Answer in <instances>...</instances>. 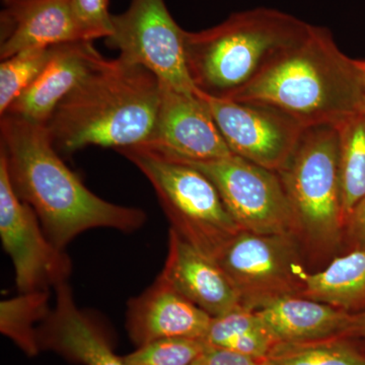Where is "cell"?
<instances>
[{
  "label": "cell",
  "mask_w": 365,
  "mask_h": 365,
  "mask_svg": "<svg viewBox=\"0 0 365 365\" xmlns=\"http://www.w3.org/2000/svg\"><path fill=\"white\" fill-rule=\"evenodd\" d=\"M0 155L16 195L33 208L46 235L59 249L91 228L129 232L145 222L141 209L108 202L86 188L61 160L43 125L1 116Z\"/></svg>",
  "instance_id": "cell-1"
},
{
  "label": "cell",
  "mask_w": 365,
  "mask_h": 365,
  "mask_svg": "<svg viewBox=\"0 0 365 365\" xmlns=\"http://www.w3.org/2000/svg\"><path fill=\"white\" fill-rule=\"evenodd\" d=\"M160 81L145 67L104 59L66 96L46 128L58 153L145 145L157 128Z\"/></svg>",
  "instance_id": "cell-2"
},
{
  "label": "cell",
  "mask_w": 365,
  "mask_h": 365,
  "mask_svg": "<svg viewBox=\"0 0 365 365\" xmlns=\"http://www.w3.org/2000/svg\"><path fill=\"white\" fill-rule=\"evenodd\" d=\"M234 100L272 106L304 127L338 125L364 112V85L357 60L328 29L311 25Z\"/></svg>",
  "instance_id": "cell-3"
},
{
  "label": "cell",
  "mask_w": 365,
  "mask_h": 365,
  "mask_svg": "<svg viewBox=\"0 0 365 365\" xmlns=\"http://www.w3.org/2000/svg\"><path fill=\"white\" fill-rule=\"evenodd\" d=\"M309 24L277 9L232 14L201 32L185 31V56L192 83L204 97L234 100L281 54L299 42Z\"/></svg>",
  "instance_id": "cell-4"
},
{
  "label": "cell",
  "mask_w": 365,
  "mask_h": 365,
  "mask_svg": "<svg viewBox=\"0 0 365 365\" xmlns=\"http://www.w3.org/2000/svg\"><path fill=\"white\" fill-rule=\"evenodd\" d=\"M117 151L153 185L170 228L199 251L215 259L241 230L215 184L201 170L155 146H130Z\"/></svg>",
  "instance_id": "cell-5"
},
{
  "label": "cell",
  "mask_w": 365,
  "mask_h": 365,
  "mask_svg": "<svg viewBox=\"0 0 365 365\" xmlns=\"http://www.w3.org/2000/svg\"><path fill=\"white\" fill-rule=\"evenodd\" d=\"M294 210L299 235L314 250L338 248L346 232L337 125L307 127L277 172Z\"/></svg>",
  "instance_id": "cell-6"
},
{
  "label": "cell",
  "mask_w": 365,
  "mask_h": 365,
  "mask_svg": "<svg viewBox=\"0 0 365 365\" xmlns=\"http://www.w3.org/2000/svg\"><path fill=\"white\" fill-rule=\"evenodd\" d=\"M294 235L240 230L215 260L239 294L241 306L257 309L287 295H299L307 271Z\"/></svg>",
  "instance_id": "cell-7"
},
{
  "label": "cell",
  "mask_w": 365,
  "mask_h": 365,
  "mask_svg": "<svg viewBox=\"0 0 365 365\" xmlns=\"http://www.w3.org/2000/svg\"><path fill=\"white\" fill-rule=\"evenodd\" d=\"M182 160L212 181L241 230L299 235L294 210L277 173L234 155L205 162Z\"/></svg>",
  "instance_id": "cell-8"
},
{
  "label": "cell",
  "mask_w": 365,
  "mask_h": 365,
  "mask_svg": "<svg viewBox=\"0 0 365 365\" xmlns=\"http://www.w3.org/2000/svg\"><path fill=\"white\" fill-rule=\"evenodd\" d=\"M111 20L106 43L119 51V57L145 67L176 90L197 91L187 69L185 31L163 0H131L128 9L112 14Z\"/></svg>",
  "instance_id": "cell-9"
},
{
  "label": "cell",
  "mask_w": 365,
  "mask_h": 365,
  "mask_svg": "<svg viewBox=\"0 0 365 365\" xmlns=\"http://www.w3.org/2000/svg\"><path fill=\"white\" fill-rule=\"evenodd\" d=\"M0 237L13 261L21 294L42 292L66 282L71 273V259L50 241L35 211L16 195L1 155Z\"/></svg>",
  "instance_id": "cell-10"
},
{
  "label": "cell",
  "mask_w": 365,
  "mask_h": 365,
  "mask_svg": "<svg viewBox=\"0 0 365 365\" xmlns=\"http://www.w3.org/2000/svg\"><path fill=\"white\" fill-rule=\"evenodd\" d=\"M204 98L230 153L273 172L284 167L307 128L272 106Z\"/></svg>",
  "instance_id": "cell-11"
},
{
  "label": "cell",
  "mask_w": 365,
  "mask_h": 365,
  "mask_svg": "<svg viewBox=\"0 0 365 365\" xmlns=\"http://www.w3.org/2000/svg\"><path fill=\"white\" fill-rule=\"evenodd\" d=\"M191 162L230 157L205 98L198 91L176 90L160 81L157 128L150 144Z\"/></svg>",
  "instance_id": "cell-12"
},
{
  "label": "cell",
  "mask_w": 365,
  "mask_h": 365,
  "mask_svg": "<svg viewBox=\"0 0 365 365\" xmlns=\"http://www.w3.org/2000/svg\"><path fill=\"white\" fill-rule=\"evenodd\" d=\"M0 58L34 48L91 41L72 0H1Z\"/></svg>",
  "instance_id": "cell-13"
},
{
  "label": "cell",
  "mask_w": 365,
  "mask_h": 365,
  "mask_svg": "<svg viewBox=\"0 0 365 365\" xmlns=\"http://www.w3.org/2000/svg\"><path fill=\"white\" fill-rule=\"evenodd\" d=\"M211 319L212 317L158 277L145 292L129 302L126 329L138 347L170 338L204 341Z\"/></svg>",
  "instance_id": "cell-14"
},
{
  "label": "cell",
  "mask_w": 365,
  "mask_h": 365,
  "mask_svg": "<svg viewBox=\"0 0 365 365\" xmlns=\"http://www.w3.org/2000/svg\"><path fill=\"white\" fill-rule=\"evenodd\" d=\"M158 277L212 318L241 306L237 290L220 264L172 228L165 267Z\"/></svg>",
  "instance_id": "cell-15"
},
{
  "label": "cell",
  "mask_w": 365,
  "mask_h": 365,
  "mask_svg": "<svg viewBox=\"0 0 365 365\" xmlns=\"http://www.w3.org/2000/svg\"><path fill=\"white\" fill-rule=\"evenodd\" d=\"M104 59L93 41L53 46L47 66L4 115L46 126L59 103Z\"/></svg>",
  "instance_id": "cell-16"
},
{
  "label": "cell",
  "mask_w": 365,
  "mask_h": 365,
  "mask_svg": "<svg viewBox=\"0 0 365 365\" xmlns=\"http://www.w3.org/2000/svg\"><path fill=\"white\" fill-rule=\"evenodd\" d=\"M55 288V307L38 329L40 349L83 365H126L102 329L76 306L67 282Z\"/></svg>",
  "instance_id": "cell-17"
},
{
  "label": "cell",
  "mask_w": 365,
  "mask_h": 365,
  "mask_svg": "<svg viewBox=\"0 0 365 365\" xmlns=\"http://www.w3.org/2000/svg\"><path fill=\"white\" fill-rule=\"evenodd\" d=\"M275 343L307 342L347 336L352 314L323 302L287 295L257 309Z\"/></svg>",
  "instance_id": "cell-18"
},
{
  "label": "cell",
  "mask_w": 365,
  "mask_h": 365,
  "mask_svg": "<svg viewBox=\"0 0 365 365\" xmlns=\"http://www.w3.org/2000/svg\"><path fill=\"white\" fill-rule=\"evenodd\" d=\"M299 295L348 314L365 312V248L336 257L319 272L304 274Z\"/></svg>",
  "instance_id": "cell-19"
},
{
  "label": "cell",
  "mask_w": 365,
  "mask_h": 365,
  "mask_svg": "<svg viewBox=\"0 0 365 365\" xmlns=\"http://www.w3.org/2000/svg\"><path fill=\"white\" fill-rule=\"evenodd\" d=\"M204 342L258 360H265L276 344L257 311L242 306L212 318Z\"/></svg>",
  "instance_id": "cell-20"
},
{
  "label": "cell",
  "mask_w": 365,
  "mask_h": 365,
  "mask_svg": "<svg viewBox=\"0 0 365 365\" xmlns=\"http://www.w3.org/2000/svg\"><path fill=\"white\" fill-rule=\"evenodd\" d=\"M264 362L265 365H365V347L347 336L276 343Z\"/></svg>",
  "instance_id": "cell-21"
},
{
  "label": "cell",
  "mask_w": 365,
  "mask_h": 365,
  "mask_svg": "<svg viewBox=\"0 0 365 365\" xmlns=\"http://www.w3.org/2000/svg\"><path fill=\"white\" fill-rule=\"evenodd\" d=\"M339 168L345 220L365 197V114L347 118L337 125Z\"/></svg>",
  "instance_id": "cell-22"
},
{
  "label": "cell",
  "mask_w": 365,
  "mask_h": 365,
  "mask_svg": "<svg viewBox=\"0 0 365 365\" xmlns=\"http://www.w3.org/2000/svg\"><path fill=\"white\" fill-rule=\"evenodd\" d=\"M48 290L21 294L14 299L2 300L0 304V330L11 338L29 356L40 351L37 322L44 321L49 314Z\"/></svg>",
  "instance_id": "cell-23"
},
{
  "label": "cell",
  "mask_w": 365,
  "mask_h": 365,
  "mask_svg": "<svg viewBox=\"0 0 365 365\" xmlns=\"http://www.w3.org/2000/svg\"><path fill=\"white\" fill-rule=\"evenodd\" d=\"M53 53V46L16 53L0 64V115L4 116L23 91L40 76Z\"/></svg>",
  "instance_id": "cell-24"
},
{
  "label": "cell",
  "mask_w": 365,
  "mask_h": 365,
  "mask_svg": "<svg viewBox=\"0 0 365 365\" xmlns=\"http://www.w3.org/2000/svg\"><path fill=\"white\" fill-rule=\"evenodd\" d=\"M206 347L203 340L160 339L139 346L123 360L126 365H191Z\"/></svg>",
  "instance_id": "cell-25"
},
{
  "label": "cell",
  "mask_w": 365,
  "mask_h": 365,
  "mask_svg": "<svg viewBox=\"0 0 365 365\" xmlns=\"http://www.w3.org/2000/svg\"><path fill=\"white\" fill-rule=\"evenodd\" d=\"M74 11L88 39L108 38L112 33V14L108 11V0H72Z\"/></svg>",
  "instance_id": "cell-26"
},
{
  "label": "cell",
  "mask_w": 365,
  "mask_h": 365,
  "mask_svg": "<svg viewBox=\"0 0 365 365\" xmlns=\"http://www.w3.org/2000/svg\"><path fill=\"white\" fill-rule=\"evenodd\" d=\"M191 365H265V362L230 350L207 346Z\"/></svg>",
  "instance_id": "cell-27"
},
{
  "label": "cell",
  "mask_w": 365,
  "mask_h": 365,
  "mask_svg": "<svg viewBox=\"0 0 365 365\" xmlns=\"http://www.w3.org/2000/svg\"><path fill=\"white\" fill-rule=\"evenodd\" d=\"M346 232L354 242V248H365V197L348 216Z\"/></svg>",
  "instance_id": "cell-28"
},
{
  "label": "cell",
  "mask_w": 365,
  "mask_h": 365,
  "mask_svg": "<svg viewBox=\"0 0 365 365\" xmlns=\"http://www.w3.org/2000/svg\"><path fill=\"white\" fill-rule=\"evenodd\" d=\"M347 337L359 341L365 347V312L352 314L351 324Z\"/></svg>",
  "instance_id": "cell-29"
},
{
  "label": "cell",
  "mask_w": 365,
  "mask_h": 365,
  "mask_svg": "<svg viewBox=\"0 0 365 365\" xmlns=\"http://www.w3.org/2000/svg\"><path fill=\"white\" fill-rule=\"evenodd\" d=\"M360 72H361L362 85H364V113L365 114V59L357 60Z\"/></svg>",
  "instance_id": "cell-30"
}]
</instances>
